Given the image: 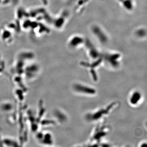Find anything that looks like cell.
<instances>
[{
  "label": "cell",
  "mask_w": 147,
  "mask_h": 147,
  "mask_svg": "<svg viewBox=\"0 0 147 147\" xmlns=\"http://www.w3.org/2000/svg\"><path fill=\"white\" fill-rule=\"evenodd\" d=\"M85 43V40L84 38L80 36H75L71 38L69 41L70 46L73 48L77 47Z\"/></svg>",
  "instance_id": "cell-1"
},
{
  "label": "cell",
  "mask_w": 147,
  "mask_h": 147,
  "mask_svg": "<svg viewBox=\"0 0 147 147\" xmlns=\"http://www.w3.org/2000/svg\"><path fill=\"white\" fill-rule=\"evenodd\" d=\"M120 2L122 3V5L126 9L128 10H132L134 7L132 0H119Z\"/></svg>",
  "instance_id": "cell-2"
}]
</instances>
